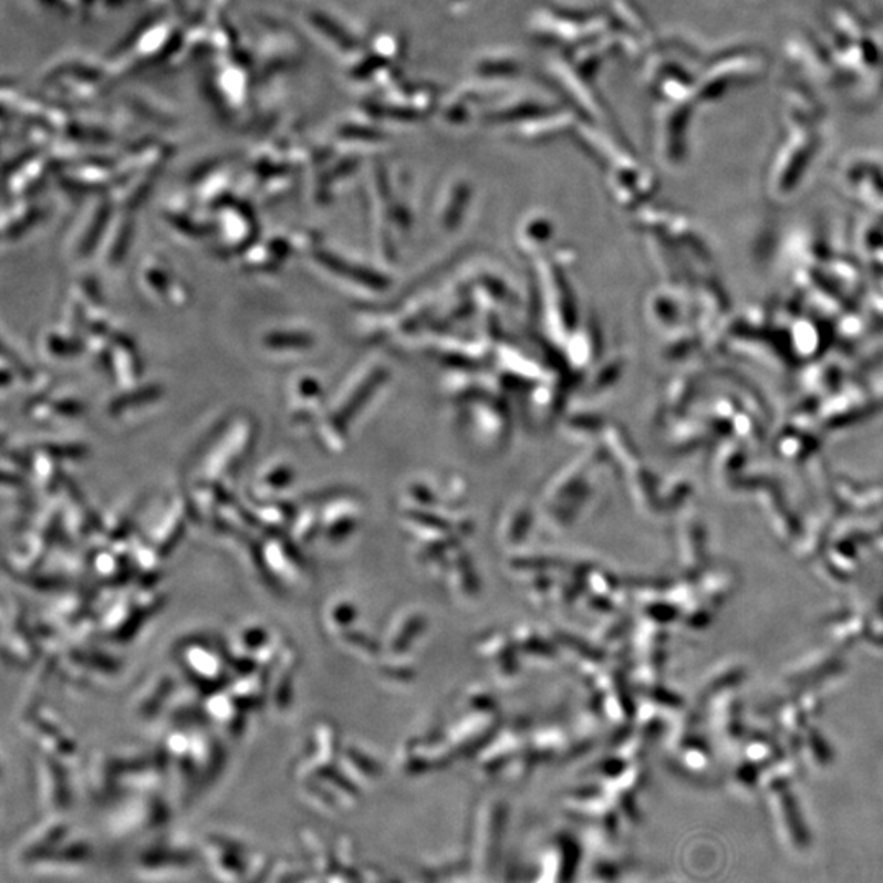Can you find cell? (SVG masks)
Segmentation results:
<instances>
[{
  "instance_id": "5",
  "label": "cell",
  "mask_w": 883,
  "mask_h": 883,
  "mask_svg": "<svg viewBox=\"0 0 883 883\" xmlns=\"http://www.w3.org/2000/svg\"><path fill=\"white\" fill-rule=\"evenodd\" d=\"M94 859V848L85 838L71 834L27 871L38 875H71L84 871Z\"/></svg>"
},
{
  "instance_id": "2",
  "label": "cell",
  "mask_w": 883,
  "mask_h": 883,
  "mask_svg": "<svg viewBox=\"0 0 883 883\" xmlns=\"http://www.w3.org/2000/svg\"><path fill=\"white\" fill-rule=\"evenodd\" d=\"M200 849L174 841H154L133 861V875L147 883H167L191 877L200 868Z\"/></svg>"
},
{
  "instance_id": "7",
  "label": "cell",
  "mask_w": 883,
  "mask_h": 883,
  "mask_svg": "<svg viewBox=\"0 0 883 883\" xmlns=\"http://www.w3.org/2000/svg\"><path fill=\"white\" fill-rule=\"evenodd\" d=\"M40 777L41 809L48 814H61L70 809L71 790L64 772L51 762H44L38 771Z\"/></svg>"
},
{
  "instance_id": "9",
  "label": "cell",
  "mask_w": 883,
  "mask_h": 883,
  "mask_svg": "<svg viewBox=\"0 0 883 883\" xmlns=\"http://www.w3.org/2000/svg\"><path fill=\"white\" fill-rule=\"evenodd\" d=\"M113 222L111 221V231L112 235L111 239H108V251L105 252V259H107L108 263L115 266V263H120V260L123 259V256L126 254L128 251L129 238H132L133 231V221L129 220L126 215H123L120 218L118 225L112 226Z\"/></svg>"
},
{
  "instance_id": "1",
  "label": "cell",
  "mask_w": 883,
  "mask_h": 883,
  "mask_svg": "<svg viewBox=\"0 0 883 883\" xmlns=\"http://www.w3.org/2000/svg\"><path fill=\"white\" fill-rule=\"evenodd\" d=\"M200 854L218 883H260L272 868L269 855L251 851L245 841L226 834H207Z\"/></svg>"
},
{
  "instance_id": "6",
  "label": "cell",
  "mask_w": 883,
  "mask_h": 883,
  "mask_svg": "<svg viewBox=\"0 0 883 883\" xmlns=\"http://www.w3.org/2000/svg\"><path fill=\"white\" fill-rule=\"evenodd\" d=\"M142 293L153 303L183 308L188 301L187 287L174 279L173 272L164 267L163 260L146 258L138 270Z\"/></svg>"
},
{
  "instance_id": "4",
  "label": "cell",
  "mask_w": 883,
  "mask_h": 883,
  "mask_svg": "<svg viewBox=\"0 0 883 883\" xmlns=\"http://www.w3.org/2000/svg\"><path fill=\"white\" fill-rule=\"evenodd\" d=\"M71 824L60 814H48L46 820L41 821L35 828L29 831L19 843L13 848V861L20 868L29 869L35 864L38 859L63 843L71 837Z\"/></svg>"
},
{
  "instance_id": "8",
  "label": "cell",
  "mask_w": 883,
  "mask_h": 883,
  "mask_svg": "<svg viewBox=\"0 0 883 883\" xmlns=\"http://www.w3.org/2000/svg\"><path fill=\"white\" fill-rule=\"evenodd\" d=\"M263 345L272 352H301L313 345V337L301 331H273L263 337Z\"/></svg>"
},
{
  "instance_id": "3",
  "label": "cell",
  "mask_w": 883,
  "mask_h": 883,
  "mask_svg": "<svg viewBox=\"0 0 883 883\" xmlns=\"http://www.w3.org/2000/svg\"><path fill=\"white\" fill-rule=\"evenodd\" d=\"M169 818V809L159 797H143L135 802L126 803L111 818V833L116 840H128V837L149 833L163 827Z\"/></svg>"
}]
</instances>
